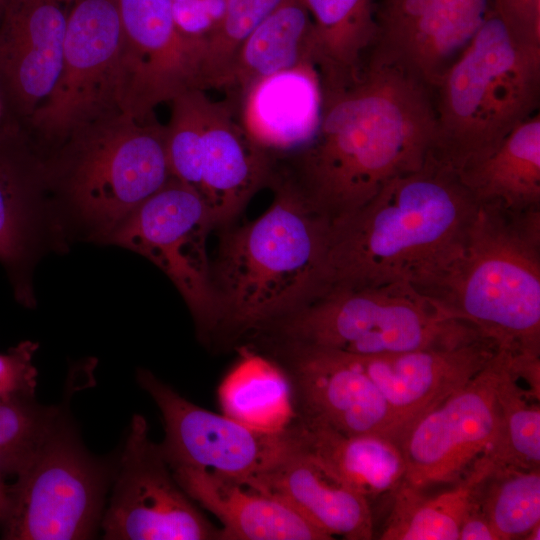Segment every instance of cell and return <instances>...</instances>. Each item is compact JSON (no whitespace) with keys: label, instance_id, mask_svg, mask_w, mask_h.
<instances>
[{"label":"cell","instance_id":"6da1fadb","mask_svg":"<svg viewBox=\"0 0 540 540\" xmlns=\"http://www.w3.org/2000/svg\"><path fill=\"white\" fill-rule=\"evenodd\" d=\"M434 133L432 90L372 50L355 81L322 89L317 129L285 174L333 220L422 167Z\"/></svg>","mask_w":540,"mask_h":540},{"label":"cell","instance_id":"7a4b0ae2","mask_svg":"<svg viewBox=\"0 0 540 540\" xmlns=\"http://www.w3.org/2000/svg\"><path fill=\"white\" fill-rule=\"evenodd\" d=\"M478 206L456 171L429 155L331 220L321 293L398 283L424 291L459 253Z\"/></svg>","mask_w":540,"mask_h":540},{"label":"cell","instance_id":"3957f363","mask_svg":"<svg viewBox=\"0 0 540 540\" xmlns=\"http://www.w3.org/2000/svg\"><path fill=\"white\" fill-rule=\"evenodd\" d=\"M255 220L222 238L213 274L219 325L262 331L322 291L331 220L286 175Z\"/></svg>","mask_w":540,"mask_h":540},{"label":"cell","instance_id":"277c9868","mask_svg":"<svg viewBox=\"0 0 540 540\" xmlns=\"http://www.w3.org/2000/svg\"><path fill=\"white\" fill-rule=\"evenodd\" d=\"M420 293L499 349L540 356V208L479 203L459 253Z\"/></svg>","mask_w":540,"mask_h":540},{"label":"cell","instance_id":"5b68a950","mask_svg":"<svg viewBox=\"0 0 540 540\" xmlns=\"http://www.w3.org/2000/svg\"><path fill=\"white\" fill-rule=\"evenodd\" d=\"M432 96L431 155L457 170L539 112L540 46L516 38L491 8Z\"/></svg>","mask_w":540,"mask_h":540},{"label":"cell","instance_id":"8992f818","mask_svg":"<svg viewBox=\"0 0 540 540\" xmlns=\"http://www.w3.org/2000/svg\"><path fill=\"white\" fill-rule=\"evenodd\" d=\"M44 162L56 207L104 243L173 177L166 125L121 111L77 129Z\"/></svg>","mask_w":540,"mask_h":540},{"label":"cell","instance_id":"52a82bcc","mask_svg":"<svg viewBox=\"0 0 540 540\" xmlns=\"http://www.w3.org/2000/svg\"><path fill=\"white\" fill-rule=\"evenodd\" d=\"M264 330L278 342L362 356L454 347L485 337L405 283L331 289Z\"/></svg>","mask_w":540,"mask_h":540},{"label":"cell","instance_id":"ba28073f","mask_svg":"<svg viewBox=\"0 0 540 540\" xmlns=\"http://www.w3.org/2000/svg\"><path fill=\"white\" fill-rule=\"evenodd\" d=\"M117 464V463H116ZM116 466L92 456L61 411L40 450L7 489L2 517L9 540L95 536Z\"/></svg>","mask_w":540,"mask_h":540},{"label":"cell","instance_id":"9c48e42d","mask_svg":"<svg viewBox=\"0 0 540 540\" xmlns=\"http://www.w3.org/2000/svg\"><path fill=\"white\" fill-rule=\"evenodd\" d=\"M120 41L117 0H73L59 76L25 127L43 157L77 129L121 111Z\"/></svg>","mask_w":540,"mask_h":540},{"label":"cell","instance_id":"30bf717a","mask_svg":"<svg viewBox=\"0 0 540 540\" xmlns=\"http://www.w3.org/2000/svg\"><path fill=\"white\" fill-rule=\"evenodd\" d=\"M213 227L201 195L171 177L126 218L107 243L130 249L159 267L183 296L198 327L209 332L219 325L207 254V237Z\"/></svg>","mask_w":540,"mask_h":540},{"label":"cell","instance_id":"8fae6325","mask_svg":"<svg viewBox=\"0 0 540 540\" xmlns=\"http://www.w3.org/2000/svg\"><path fill=\"white\" fill-rule=\"evenodd\" d=\"M100 527L107 540L222 539L176 481L146 419L133 415Z\"/></svg>","mask_w":540,"mask_h":540},{"label":"cell","instance_id":"7c38bea8","mask_svg":"<svg viewBox=\"0 0 540 540\" xmlns=\"http://www.w3.org/2000/svg\"><path fill=\"white\" fill-rule=\"evenodd\" d=\"M497 352L468 384L404 431L399 440L405 461L403 483L423 490L455 484L492 454L501 424Z\"/></svg>","mask_w":540,"mask_h":540},{"label":"cell","instance_id":"4fadbf2b","mask_svg":"<svg viewBox=\"0 0 540 540\" xmlns=\"http://www.w3.org/2000/svg\"><path fill=\"white\" fill-rule=\"evenodd\" d=\"M136 378L161 412L165 437L160 447L170 467L189 466L250 478L269 470L301 445L296 420L281 432L257 431L195 405L149 370L139 369Z\"/></svg>","mask_w":540,"mask_h":540},{"label":"cell","instance_id":"5bb4252c","mask_svg":"<svg viewBox=\"0 0 540 540\" xmlns=\"http://www.w3.org/2000/svg\"><path fill=\"white\" fill-rule=\"evenodd\" d=\"M121 41L118 104L139 122L164 102L190 89H203V43L177 27L172 0H117Z\"/></svg>","mask_w":540,"mask_h":540},{"label":"cell","instance_id":"9a60e30c","mask_svg":"<svg viewBox=\"0 0 540 540\" xmlns=\"http://www.w3.org/2000/svg\"><path fill=\"white\" fill-rule=\"evenodd\" d=\"M297 418L347 435L374 434L399 441L395 417L373 380L348 353L282 343ZM399 444V443H398Z\"/></svg>","mask_w":540,"mask_h":540},{"label":"cell","instance_id":"2e32d148","mask_svg":"<svg viewBox=\"0 0 540 540\" xmlns=\"http://www.w3.org/2000/svg\"><path fill=\"white\" fill-rule=\"evenodd\" d=\"M73 0H12L0 20V85L25 128L60 73Z\"/></svg>","mask_w":540,"mask_h":540},{"label":"cell","instance_id":"e0dca14e","mask_svg":"<svg viewBox=\"0 0 540 540\" xmlns=\"http://www.w3.org/2000/svg\"><path fill=\"white\" fill-rule=\"evenodd\" d=\"M497 350L498 345L484 337L454 347L348 354L381 391L397 422L400 440L418 417L468 384Z\"/></svg>","mask_w":540,"mask_h":540},{"label":"cell","instance_id":"ac0fdd59","mask_svg":"<svg viewBox=\"0 0 540 540\" xmlns=\"http://www.w3.org/2000/svg\"><path fill=\"white\" fill-rule=\"evenodd\" d=\"M56 208L44 157L24 128L0 136V262L21 303L33 302L29 272L46 212Z\"/></svg>","mask_w":540,"mask_h":540},{"label":"cell","instance_id":"d6986e66","mask_svg":"<svg viewBox=\"0 0 540 540\" xmlns=\"http://www.w3.org/2000/svg\"><path fill=\"white\" fill-rule=\"evenodd\" d=\"M276 158L260 147L241 125L227 98L213 101L205 93L198 140L197 192L214 226L229 223L275 172Z\"/></svg>","mask_w":540,"mask_h":540},{"label":"cell","instance_id":"ffe728a7","mask_svg":"<svg viewBox=\"0 0 540 540\" xmlns=\"http://www.w3.org/2000/svg\"><path fill=\"white\" fill-rule=\"evenodd\" d=\"M185 493L222 524V540H331L281 498L249 478L170 467Z\"/></svg>","mask_w":540,"mask_h":540},{"label":"cell","instance_id":"44dd1931","mask_svg":"<svg viewBox=\"0 0 540 540\" xmlns=\"http://www.w3.org/2000/svg\"><path fill=\"white\" fill-rule=\"evenodd\" d=\"M249 479L284 500L333 538L335 535L348 540L374 537L369 500L344 484L302 442L272 468Z\"/></svg>","mask_w":540,"mask_h":540},{"label":"cell","instance_id":"7402d4cb","mask_svg":"<svg viewBox=\"0 0 540 540\" xmlns=\"http://www.w3.org/2000/svg\"><path fill=\"white\" fill-rule=\"evenodd\" d=\"M321 106L319 74L312 62L304 61L255 82L241 97L237 114L254 142L275 157L311 139Z\"/></svg>","mask_w":540,"mask_h":540},{"label":"cell","instance_id":"603a6c76","mask_svg":"<svg viewBox=\"0 0 540 540\" xmlns=\"http://www.w3.org/2000/svg\"><path fill=\"white\" fill-rule=\"evenodd\" d=\"M312 22L310 61L322 89L355 81L375 46L374 0H304Z\"/></svg>","mask_w":540,"mask_h":540},{"label":"cell","instance_id":"cb8c5ba5","mask_svg":"<svg viewBox=\"0 0 540 540\" xmlns=\"http://www.w3.org/2000/svg\"><path fill=\"white\" fill-rule=\"evenodd\" d=\"M303 446L350 489L368 500L392 494L403 482L405 461L395 440L374 434L347 435L296 418Z\"/></svg>","mask_w":540,"mask_h":540},{"label":"cell","instance_id":"d4e9b609","mask_svg":"<svg viewBox=\"0 0 540 540\" xmlns=\"http://www.w3.org/2000/svg\"><path fill=\"white\" fill-rule=\"evenodd\" d=\"M478 203L540 208V114L516 126L486 156L455 170Z\"/></svg>","mask_w":540,"mask_h":540},{"label":"cell","instance_id":"484cf974","mask_svg":"<svg viewBox=\"0 0 540 540\" xmlns=\"http://www.w3.org/2000/svg\"><path fill=\"white\" fill-rule=\"evenodd\" d=\"M311 33L304 0H280L239 47L221 87L227 99L237 107L255 82L310 61Z\"/></svg>","mask_w":540,"mask_h":540},{"label":"cell","instance_id":"4316f807","mask_svg":"<svg viewBox=\"0 0 540 540\" xmlns=\"http://www.w3.org/2000/svg\"><path fill=\"white\" fill-rule=\"evenodd\" d=\"M497 356L501 424L491 457L498 465L540 469V387L522 385L540 382V358L499 348Z\"/></svg>","mask_w":540,"mask_h":540},{"label":"cell","instance_id":"83f0119b","mask_svg":"<svg viewBox=\"0 0 540 540\" xmlns=\"http://www.w3.org/2000/svg\"><path fill=\"white\" fill-rule=\"evenodd\" d=\"M223 414L251 429L276 433L297 418L289 379L274 360L243 348L218 390Z\"/></svg>","mask_w":540,"mask_h":540},{"label":"cell","instance_id":"f1b7e54d","mask_svg":"<svg viewBox=\"0 0 540 540\" xmlns=\"http://www.w3.org/2000/svg\"><path fill=\"white\" fill-rule=\"evenodd\" d=\"M494 467L495 461L487 455L453 488L434 495L402 482L391 494L392 508L379 539L458 540L478 487Z\"/></svg>","mask_w":540,"mask_h":540},{"label":"cell","instance_id":"f546056e","mask_svg":"<svg viewBox=\"0 0 540 540\" xmlns=\"http://www.w3.org/2000/svg\"><path fill=\"white\" fill-rule=\"evenodd\" d=\"M476 498L497 540L525 539L540 524V469L496 464Z\"/></svg>","mask_w":540,"mask_h":540},{"label":"cell","instance_id":"4dcf8cb0","mask_svg":"<svg viewBox=\"0 0 540 540\" xmlns=\"http://www.w3.org/2000/svg\"><path fill=\"white\" fill-rule=\"evenodd\" d=\"M61 410L43 406L34 394L0 398V474L18 476L32 462Z\"/></svg>","mask_w":540,"mask_h":540},{"label":"cell","instance_id":"1f68e13d","mask_svg":"<svg viewBox=\"0 0 540 540\" xmlns=\"http://www.w3.org/2000/svg\"><path fill=\"white\" fill-rule=\"evenodd\" d=\"M279 1L226 0L222 17L203 44L201 78L205 91L221 89L239 47Z\"/></svg>","mask_w":540,"mask_h":540},{"label":"cell","instance_id":"d6a6232c","mask_svg":"<svg viewBox=\"0 0 540 540\" xmlns=\"http://www.w3.org/2000/svg\"><path fill=\"white\" fill-rule=\"evenodd\" d=\"M36 345L23 342L8 353L0 354V398L14 394H34L36 369L32 356Z\"/></svg>","mask_w":540,"mask_h":540},{"label":"cell","instance_id":"836d02e7","mask_svg":"<svg viewBox=\"0 0 540 540\" xmlns=\"http://www.w3.org/2000/svg\"><path fill=\"white\" fill-rule=\"evenodd\" d=\"M173 16L187 37L204 42L218 24L226 0H172Z\"/></svg>","mask_w":540,"mask_h":540},{"label":"cell","instance_id":"e575fe53","mask_svg":"<svg viewBox=\"0 0 540 540\" xmlns=\"http://www.w3.org/2000/svg\"><path fill=\"white\" fill-rule=\"evenodd\" d=\"M491 8L516 38L540 46V0H491Z\"/></svg>","mask_w":540,"mask_h":540},{"label":"cell","instance_id":"d590c367","mask_svg":"<svg viewBox=\"0 0 540 540\" xmlns=\"http://www.w3.org/2000/svg\"><path fill=\"white\" fill-rule=\"evenodd\" d=\"M458 540H497L490 523L478 505L476 496L461 522Z\"/></svg>","mask_w":540,"mask_h":540},{"label":"cell","instance_id":"8d00e7d4","mask_svg":"<svg viewBox=\"0 0 540 540\" xmlns=\"http://www.w3.org/2000/svg\"><path fill=\"white\" fill-rule=\"evenodd\" d=\"M21 128L24 127L13 115L0 85V136Z\"/></svg>","mask_w":540,"mask_h":540},{"label":"cell","instance_id":"74e56055","mask_svg":"<svg viewBox=\"0 0 540 540\" xmlns=\"http://www.w3.org/2000/svg\"><path fill=\"white\" fill-rule=\"evenodd\" d=\"M540 524L535 526L527 535L525 539L528 540H539L540 539Z\"/></svg>","mask_w":540,"mask_h":540},{"label":"cell","instance_id":"f35d334b","mask_svg":"<svg viewBox=\"0 0 540 540\" xmlns=\"http://www.w3.org/2000/svg\"><path fill=\"white\" fill-rule=\"evenodd\" d=\"M12 0H0V20Z\"/></svg>","mask_w":540,"mask_h":540},{"label":"cell","instance_id":"ab89813d","mask_svg":"<svg viewBox=\"0 0 540 540\" xmlns=\"http://www.w3.org/2000/svg\"><path fill=\"white\" fill-rule=\"evenodd\" d=\"M3 514H4V510L0 508V521L2 520Z\"/></svg>","mask_w":540,"mask_h":540}]
</instances>
